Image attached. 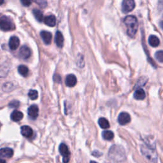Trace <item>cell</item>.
Segmentation results:
<instances>
[{
    "label": "cell",
    "mask_w": 163,
    "mask_h": 163,
    "mask_svg": "<svg viewBox=\"0 0 163 163\" xmlns=\"http://www.w3.org/2000/svg\"><path fill=\"white\" fill-rule=\"evenodd\" d=\"M142 152L149 160L152 162H157V154L155 149L148 145H143L142 146Z\"/></svg>",
    "instance_id": "cell-3"
},
{
    "label": "cell",
    "mask_w": 163,
    "mask_h": 163,
    "mask_svg": "<svg viewBox=\"0 0 163 163\" xmlns=\"http://www.w3.org/2000/svg\"><path fill=\"white\" fill-rule=\"evenodd\" d=\"M19 55L20 58L23 59H28L31 56V51L29 48L26 45L21 47L19 50Z\"/></svg>",
    "instance_id": "cell-9"
},
{
    "label": "cell",
    "mask_w": 163,
    "mask_h": 163,
    "mask_svg": "<svg viewBox=\"0 0 163 163\" xmlns=\"http://www.w3.org/2000/svg\"><path fill=\"white\" fill-rule=\"evenodd\" d=\"M99 126L104 129H106L110 128V123L108 121L107 119L104 117H101L98 120Z\"/></svg>",
    "instance_id": "cell-20"
},
{
    "label": "cell",
    "mask_w": 163,
    "mask_h": 163,
    "mask_svg": "<svg viewBox=\"0 0 163 163\" xmlns=\"http://www.w3.org/2000/svg\"><path fill=\"white\" fill-rule=\"evenodd\" d=\"M28 96L31 100H35L38 97V93L36 90H30L28 93Z\"/></svg>",
    "instance_id": "cell-24"
},
{
    "label": "cell",
    "mask_w": 163,
    "mask_h": 163,
    "mask_svg": "<svg viewBox=\"0 0 163 163\" xmlns=\"http://www.w3.org/2000/svg\"><path fill=\"white\" fill-rule=\"evenodd\" d=\"M8 73V69L4 66H0V77H5Z\"/></svg>",
    "instance_id": "cell-25"
},
{
    "label": "cell",
    "mask_w": 163,
    "mask_h": 163,
    "mask_svg": "<svg viewBox=\"0 0 163 163\" xmlns=\"http://www.w3.org/2000/svg\"><path fill=\"white\" fill-rule=\"evenodd\" d=\"M59 151L60 154L63 156V163H68L70 159V152L67 145L64 143H61L59 147Z\"/></svg>",
    "instance_id": "cell-5"
},
{
    "label": "cell",
    "mask_w": 163,
    "mask_h": 163,
    "mask_svg": "<svg viewBox=\"0 0 163 163\" xmlns=\"http://www.w3.org/2000/svg\"><path fill=\"white\" fill-rule=\"evenodd\" d=\"M3 3H4V2H3V1H0V5H2Z\"/></svg>",
    "instance_id": "cell-32"
},
{
    "label": "cell",
    "mask_w": 163,
    "mask_h": 163,
    "mask_svg": "<svg viewBox=\"0 0 163 163\" xmlns=\"http://www.w3.org/2000/svg\"><path fill=\"white\" fill-rule=\"evenodd\" d=\"M124 23L126 26L128 35L130 37H134L138 28V23L137 17L133 15H128L124 18Z\"/></svg>",
    "instance_id": "cell-1"
},
{
    "label": "cell",
    "mask_w": 163,
    "mask_h": 163,
    "mask_svg": "<svg viewBox=\"0 0 163 163\" xmlns=\"http://www.w3.org/2000/svg\"><path fill=\"white\" fill-rule=\"evenodd\" d=\"M90 163H98V162H97L94 161H91L90 162Z\"/></svg>",
    "instance_id": "cell-31"
},
{
    "label": "cell",
    "mask_w": 163,
    "mask_h": 163,
    "mask_svg": "<svg viewBox=\"0 0 163 163\" xmlns=\"http://www.w3.org/2000/svg\"><path fill=\"white\" fill-rule=\"evenodd\" d=\"M135 7V3L133 0H124L122 3V10L124 14L131 12Z\"/></svg>",
    "instance_id": "cell-6"
},
{
    "label": "cell",
    "mask_w": 163,
    "mask_h": 163,
    "mask_svg": "<svg viewBox=\"0 0 163 163\" xmlns=\"http://www.w3.org/2000/svg\"><path fill=\"white\" fill-rule=\"evenodd\" d=\"M134 99L137 100H143L145 98V92L142 89H138L134 92Z\"/></svg>",
    "instance_id": "cell-18"
},
{
    "label": "cell",
    "mask_w": 163,
    "mask_h": 163,
    "mask_svg": "<svg viewBox=\"0 0 163 163\" xmlns=\"http://www.w3.org/2000/svg\"><path fill=\"white\" fill-rule=\"evenodd\" d=\"M131 121V116L126 112H121L118 117V122L121 125H126Z\"/></svg>",
    "instance_id": "cell-7"
},
{
    "label": "cell",
    "mask_w": 163,
    "mask_h": 163,
    "mask_svg": "<svg viewBox=\"0 0 163 163\" xmlns=\"http://www.w3.org/2000/svg\"><path fill=\"white\" fill-rule=\"evenodd\" d=\"M108 156L116 162H122L126 160V154L123 147L118 145H113L110 149Z\"/></svg>",
    "instance_id": "cell-2"
},
{
    "label": "cell",
    "mask_w": 163,
    "mask_h": 163,
    "mask_svg": "<svg viewBox=\"0 0 163 163\" xmlns=\"http://www.w3.org/2000/svg\"><path fill=\"white\" fill-rule=\"evenodd\" d=\"M44 23L46 25L48 26L54 27V26H55L56 24V18L54 15H48L46 17H45Z\"/></svg>",
    "instance_id": "cell-15"
},
{
    "label": "cell",
    "mask_w": 163,
    "mask_h": 163,
    "mask_svg": "<svg viewBox=\"0 0 163 163\" xmlns=\"http://www.w3.org/2000/svg\"><path fill=\"white\" fill-rule=\"evenodd\" d=\"M21 3L25 7H29L31 4V2L29 1H21Z\"/></svg>",
    "instance_id": "cell-28"
},
{
    "label": "cell",
    "mask_w": 163,
    "mask_h": 163,
    "mask_svg": "<svg viewBox=\"0 0 163 163\" xmlns=\"http://www.w3.org/2000/svg\"><path fill=\"white\" fill-rule=\"evenodd\" d=\"M55 43L56 45L61 48L63 46L64 44V37L63 36V34L60 31H57L55 36Z\"/></svg>",
    "instance_id": "cell-16"
},
{
    "label": "cell",
    "mask_w": 163,
    "mask_h": 163,
    "mask_svg": "<svg viewBox=\"0 0 163 163\" xmlns=\"http://www.w3.org/2000/svg\"><path fill=\"white\" fill-rule=\"evenodd\" d=\"M20 133L23 137L26 138H30L32 136V134H33V131H32V129L29 126H23L21 127Z\"/></svg>",
    "instance_id": "cell-14"
},
{
    "label": "cell",
    "mask_w": 163,
    "mask_h": 163,
    "mask_svg": "<svg viewBox=\"0 0 163 163\" xmlns=\"http://www.w3.org/2000/svg\"><path fill=\"white\" fill-rule=\"evenodd\" d=\"M18 72L19 74L23 77H27L29 73V69L24 65H20L18 67Z\"/></svg>",
    "instance_id": "cell-22"
},
{
    "label": "cell",
    "mask_w": 163,
    "mask_h": 163,
    "mask_svg": "<svg viewBox=\"0 0 163 163\" xmlns=\"http://www.w3.org/2000/svg\"><path fill=\"white\" fill-rule=\"evenodd\" d=\"M155 57L159 62L162 63V61H163V52L162 51H157L155 54Z\"/></svg>",
    "instance_id": "cell-26"
},
{
    "label": "cell",
    "mask_w": 163,
    "mask_h": 163,
    "mask_svg": "<svg viewBox=\"0 0 163 163\" xmlns=\"http://www.w3.org/2000/svg\"><path fill=\"white\" fill-rule=\"evenodd\" d=\"M40 36L42 40L46 45L51 44L52 41V34L47 31H42L40 32Z\"/></svg>",
    "instance_id": "cell-12"
},
{
    "label": "cell",
    "mask_w": 163,
    "mask_h": 163,
    "mask_svg": "<svg viewBox=\"0 0 163 163\" xmlns=\"http://www.w3.org/2000/svg\"><path fill=\"white\" fill-rule=\"evenodd\" d=\"M32 14H33L36 19L38 22H42L43 20V15L40 10L33 9Z\"/></svg>",
    "instance_id": "cell-23"
},
{
    "label": "cell",
    "mask_w": 163,
    "mask_h": 163,
    "mask_svg": "<svg viewBox=\"0 0 163 163\" xmlns=\"http://www.w3.org/2000/svg\"><path fill=\"white\" fill-rule=\"evenodd\" d=\"M14 154V151L10 148H3L0 149V157H5V158H10Z\"/></svg>",
    "instance_id": "cell-13"
},
{
    "label": "cell",
    "mask_w": 163,
    "mask_h": 163,
    "mask_svg": "<svg viewBox=\"0 0 163 163\" xmlns=\"http://www.w3.org/2000/svg\"><path fill=\"white\" fill-rule=\"evenodd\" d=\"M149 45L153 47H156L159 46L160 41L159 39L155 35H150L149 38Z\"/></svg>",
    "instance_id": "cell-19"
},
{
    "label": "cell",
    "mask_w": 163,
    "mask_h": 163,
    "mask_svg": "<svg viewBox=\"0 0 163 163\" xmlns=\"http://www.w3.org/2000/svg\"><path fill=\"white\" fill-rule=\"evenodd\" d=\"M20 45V40L19 38L14 36L10 38L9 40V47L11 50L15 51Z\"/></svg>",
    "instance_id": "cell-10"
},
{
    "label": "cell",
    "mask_w": 163,
    "mask_h": 163,
    "mask_svg": "<svg viewBox=\"0 0 163 163\" xmlns=\"http://www.w3.org/2000/svg\"><path fill=\"white\" fill-rule=\"evenodd\" d=\"M92 154H93L94 157H100L102 155V153L98 151H96V152H92Z\"/></svg>",
    "instance_id": "cell-29"
},
{
    "label": "cell",
    "mask_w": 163,
    "mask_h": 163,
    "mask_svg": "<svg viewBox=\"0 0 163 163\" xmlns=\"http://www.w3.org/2000/svg\"><path fill=\"white\" fill-rule=\"evenodd\" d=\"M28 113L29 117L32 119H36L38 116L39 113V109L38 107L36 105H32L30 106L28 110Z\"/></svg>",
    "instance_id": "cell-8"
},
{
    "label": "cell",
    "mask_w": 163,
    "mask_h": 163,
    "mask_svg": "<svg viewBox=\"0 0 163 163\" xmlns=\"http://www.w3.org/2000/svg\"><path fill=\"white\" fill-rule=\"evenodd\" d=\"M0 163H6V161L3 159H0Z\"/></svg>",
    "instance_id": "cell-30"
},
{
    "label": "cell",
    "mask_w": 163,
    "mask_h": 163,
    "mask_svg": "<svg viewBox=\"0 0 163 163\" xmlns=\"http://www.w3.org/2000/svg\"><path fill=\"white\" fill-rule=\"evenodd\" d=\"M9 106L11 108H17L19 106V102L18 101H13L10 103Z\"/></svg>",
    "instance_id": "cell-27"
},
{
    "label": "cell",
    "mask_w": 163,
    "mask_h": 163,
    "mask_svg": "<svg viewBox=\"0 0 163 163\" xmlns=\"http://www.w3.org/2000/svg\"><path fill=\"white\" fill-rule=\"evenodd\" d=\"M15 28L14 24L9 17L7 16H2L0 17V29L5 31L13 30Z\"/></svg>",
    "instance_id": "cell-4"
},
{
    "label": "cell",
    "mask_w": 163,
    "mask_h": 163,
    "mask_svg": "<svg viewBox=\"0 0 163 163\" xmlns=\"http://www.w3.org/2000/svg\"><path fill=\"white\" fill-rule=\"evenodd\" d=\"M102 137L103 139L108 141L112 140L114 137V134L112 131H108V130H106L102 133Z\"/></svg>",
    "instance_id": "cell-21"
},
{
    "label": "cell",
    "mask_w": 163,
    "mask_h": 163,
    "mask_svg": "<svg viewBox=\"0 0 163 163\" xmlns=\"http://www.w3.org/2000/svg\"><path fill=\"white\" fill-rule=\"evenodd\" d=\"M77 78H76L75 75L73 74H69L68 75L65 79V83L68 87L72 88V87H74L76 84H77Z\"/></svg>",
    "instance_id": "cell-11"
},
{
    "label": "cell",
    "mask_w": 163,
    "mask_h": 163,
    "mask_svg": "<svg viewBox=\"0 0 163 163\" xmlns=\"http://www.w3.org/2000/svg\"><path fill=\"white\" fill-rule=\"evenodd\" d=\"M11 119L14 122H19L23 119L24 115L23 113L18 110H14L11 114Z\"/></svg>",
    "instance_id": "cell-17"
}]
</instances>
